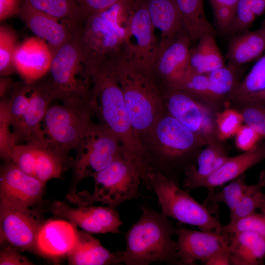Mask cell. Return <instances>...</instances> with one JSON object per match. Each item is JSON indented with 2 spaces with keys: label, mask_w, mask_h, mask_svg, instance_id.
I'll return each instance as SVG.
<instances>
[{
  "label": "cell",
  "mask_w": 265,
  "mask_h": 265,
  "mask_svg": "<svg viewBox=\"0 0 265 265\" xmlns=\"http://www.w3.org/2000/svg\"><path fill=\"white\" fill-rule=\"evenodd\" d=\"M91 77L92 86L88 103L92 114L118 138L126 158L138 162L146 149L132 127L112 61L94 70Z\"/></svg>",
  "instance_id": "obj_1"
},
{
  "label": "cell",
  "mask_w": 265,
  "mask_h": 265,
  "mask_svg": "<svg viewBox=\"0 0 265 265\" xmlns=\"http://www.w3.org/2000/svg\"><path fill=\"white\" fill-rule=\"evenodd\" d=\"M139 206L141 211L139 219L125 234L126 246L124 251H120L121 263L180 265L176 241L172 238L177 227L161 212L144 203Z\"/></svg>",
  "instance_id": "obj_2"
},
{
  "label": "cell",
  "mask_w": 265,
  "mask_h": 265,
  "mask_svg": "<svg viewBox=\"0 0 265 265\" xmlns=\"http://www.w3.org/2000/svg\"><path fill=\"white\" fill-rule=\"evenodd\" d=\"M112 64L136 135L149 134L163 113V102L153 78L137 68L122 53Z\"/></svg>",
  "instance_id": "obj_3"
},
{
  "label": "cell",
  "mask_w": 265,
  "mask_h": 265,
  "mask_svg": "<svg viewBox=\"0 0 265 265\" xmlns=\"http://www.w3.org/2000/svg\"><path fill=\"white\" fill-rule=\"evenodd\" d=\"M127 9V5L119 3L102 13L90 15L79 31L83 54L91 75L94 70L123 53L125 28L120 21Z\"/></svg>",
  "instance_id": "obj_4"
},
{
  "label": "cell",
  "mask_w": 265,
  "mask_h": 265,
  "mask_svg": "<svg viewBox=\"0 0 265 265\" xmlns=\"http://www.w3.org/2000/svg\"><path fill=\"white\" fill-rule=\"evenodd\" d=\"M92 178L95 182L93 193L83 191L66 196L70 204L82 207L100 202L116 209L126 201L143 197L139 191L142 181L140 171L125 156L115 160Z\"/></svg>",
  "instance_id": "obj_5"
},
{
  "label": "cell",
  "mask_w": 265,
  "mask_h": 265,
  "mask_svg": "<svg viewBox=\"0 0 265 265\" xmlns=\"http://www.w3.org/2000/svg\"><path fill=\"white\" fill-rule=\"evenodd\" d=\"M49 72L54 99L62 103L87 102L92 89V77L83 54L79 32L54 54Z\"/></svg>",
  "instance_id": "obj_6"
},
{
  "label": "cell",
  "mask_w": 265,
  "mask_h": 265,
  "mask_svg": "<svg viewBox=\"0 0 265 265\" xmlns=\"http://www.w3.org/2000/svg\"><path fill=\"white\" fill-rule=\"evenodd\" d=\"M142 182L148 190L156 194L161 212L167 217L201 230L222 232L219 218L181 189L180 184L156 173L147 174Z\"/></svg>",
  "instance_id": "obj_7"
},
{
  "label": "cell",
  "mask_w": 265,
  "mask_h": 265,
  "mask_svg": "<svg viewBox=\"0 0 265 265\" xmlns=\"http://www.w3.org/2000/svg\"><path fill=\"white\" fill-rule=\"evenodd\" d=\"M88 101L49 107L42 121V145L64 155L75 149L92 123Z\"/></svg>",
  "instance_id": "obj_8"
},
{
  "label": "cell",
  "mask_w": 265,
  "mask_h": 265,
  "mask_svg": "<svg viewBox=\"0 0 265 265\" xmlns=\"http://www.w3.org/2000/svg\"><path fill=\"white\" fill-rule=\"evenodd\" d=\"M72 182L66 196L74 195L84 179L101 171L115 160L125 156L118 138L99 124L92 123L77 147Z\"/></svg>",
  "instance_id": "obj_9"
},
{
  "label": "cell",
  "mask_w": 265,
  "mask_h": 265,
  "mask_svg": "<svg viewBox=\"0 0 265 265\" xmlns=\"http://www.w3.org/2000/svg\"><path fill=\"white\" fill-rule=\"evenodd\" d=\"M125 22L123 53L137 68L152 77L159 43L143 0L126 12Z\"/></svg>",
  "instance_id": "obj_10"
},
{
  "label": "cell",
  "mask_w": 265,
  "mask_h": 265,
  "mask_svg": "<svg viewBox=\"0 0 265 265\" xmlns=\"http://www.w3.org/2000/svg\"><path fill=\"white\" fill-rule=\"evenodd\" d=\"M45 207L22 208L0 203L1 246L35 253L36 236Z\"/></svg>",
  "instance_id": "obj_11"
},
{
  "label": "cell",
  "mask_w": 265,
  "mask_h": 265,
  "mask_svg": "<svg viewBox=\"0 0 265 265\" xmlns=\"http://www.w3.org/2000/svg\"><path fill=\"white\" fill-rule=\"evenodd\" d=\"M165 104L168 113L207 143L219 140L211 106L174 89H167Z\"/></svg>",
  "instance_id": "obj_12"
},
{
  "label": "cell",
  "mask_w": 265,
  "mask_h": 265,
  "mask_svg": "<svg viewBox=\"0 0 265 265\" xmlns=\"http://www.w3.org/2000/svg\"><path fill=\"white\" fill-rule=\"evenodd\" d=\"M46 183L4 162L0 173V203L22 208L42 206Z\"/></svg>",
  "instance_id": "obj_13"
},
{
  "label": "cell",
  "mask_w": 265,
  "mask_h": 265,
  "mask_svg": "<svg viewBox=\"0 0 265 265\" xmlns=\"http://www.w3.org/2000/svg\"><path fill=\"white\" fill-rule=\"evenodd\" d=\"M45 211L90 233H118L122 224L116 209L109 206L73 208L66 202L55 200L46 204Z\"/></svg>",
  "instance_id": "obj_14"
},
{
  "label": "cell",
  "mask_w": 265,
  "mask_h": 265,
  "mask_svg": "<svg viewBox=\"0 0 265 265\" xmlns=\"http://www.w3.org/2000/svg\"><path fill=\"white\" fill-rule=\"evenodd\" d=\"M176 247L180 265L202 263L228 248L232 234L177 228Z\"/></svg>",
  "instance_id": "obj_15"
},
{
  "label": "cell",
  "mask_w": 265,
  "mask_h": 265,
  "mask_svg": "<svg viewBox=\"0 0 265 265\" xmlns=\"http://www.w3.org/2000/svg\"><path fill=\"white\" fill-rule=\"evenodd\" d=\"M191 41L185 30L160 45L155 59L152 77L157 75L167 89H174L188 72Z\"/></svg>",
  "instance_id": "obj_16"
},
{
  "label": "cell",
  "mask_w": 265,
  "mask_h": 265,
  "mask_svg": "<svg viewBox=\"0 0 265 265\" xmlns=\"http://www.w3.org/2000/svg\"><path fill=\"white\" fill-rule=\"evenodd\" d=\"M77 226L61 219L43 222L38 231L35 253L55 263L67 256L78 238Z\"/></svg>",
  "instance_id": "obj_17"
},
{
  "label": "cell",
  "mask_w": 265,
  "mask_h": 265,
  "mask_svg": "<svg viewBox=\"0 0 265 265\" xmlns=\"http://www.w3.org/2000/svg\"><path fill=\"white\" fill-rule=\"evenodd\" d=\"M54 94L49 80L32 82L29 103L22 120L13 131L16 142L20 139L27 143L42 144V121Z\"/></svg>",
  "instance_id": "obj_18"
},
{
  "label": "cell",
  "mask_w": 265,
  "mask_h": 265,
  "mask_svg": "<svg viewBox=\"0 0 265 265\" xmlns=\"http://www.w3.org/2000/svg\"><path fill=\"white\" fill-rule=\"evenodd\" d=\"M53 54L47 43L34 36L18 45L14 53L15 70L25 82H35L49 71Z\"/></svg>",
  "instance_id": "obj_19"
},
{
  "label": "cell",
  "mask_w": 265,
  "mask_h": 265,
  "mask_svg": "<svg viewBox=\"0 0 265 265\" xmlns=\"http://www.w3.org/2000/svg\"><path fill=\"white\" fill-rule=\"evenodd\" d=\"M18 15L36 36L47 43L53 55L73 35L62 22L34 8L24 0Z\"/></svg>",
  "instance_id": "obj_20"
},
{
  "label": "cell",
  "mask_w": 265,
  "mask_h": 265,
  "mask_svg": "<svg viewBox=\"0 0 265 265\" xmlns=\"http://www.w3.org/2000/svg\"><path fill=\"white\" fill-rule=\"evenodd\" d=\"M265 159V144L238 155L230 157L216 170L198 182L194 188L204 187L212 189L242 175L244 173Z\"/></svg>",
  "instance_id": "obj_21"
},
{
  "label": "cell",
  "mask_w": 265,
  "mask_h": 265,
  "mask_svg": "<svg viewBox=\"0 0 265 265\" xmlns=\"http://www.w3.org/2000/svg\"><path fill=\"white\" fill-rule=\"evenodd\" d=\"M71 265H118L120 262V251L111 252L104 247L90 233L78 231L77 241L67 255Z\"/></svg>",
  "instance_id": "obj_22"
},
{
  "label": "cell",
  "mask_w": 265,
  "mask_h": 265,
  "mask_svg": "<svg viewBox=\"0 0 265 265\" xmlns=\"http://www.w3.org/2000/svg\"><path fill=\"white\" fill-rule=\"evenodd\" d=\"M155 29L159 31V46L185 30L176 0H143Z\"/></svg>",
  "instance_id": "obj_23"
},
{
  "label": "cell",
  "mask_w": 265,
  "mask_h": 265,
  "mask_svg": "<svg viewBox=\"0 0 265 265\" xmlns=\"http://www.w3.org/2000/svg\"><path fill=\"white\" fill-rule=\"evenodd\" d=\"M226 148L219 140L207 143L199 153L194 165L184 174L183 186L187 191L193 189L199 181L216 170L229 157Z\"/></svg>",
  "instance_id": "obj_24"
},
{
  "label": "cell",
  "mask_w": 265,
  "mask_h": 265,
  "mask_svg": "<svg viewBox=\"0 0 265 265\" xmlns=\"http://www.w3.org/2000/svg\"><path fill=\"white\" fill-rule=\"evenodd\" d=\"M232 265H259L265 258V238L249 231L232 234L228 247Z\"/></svg>",
  "instance_id": "obj_25"
},
{
  "label": "cell",
  "mask_w": 265,
  "mask_h": 265,
  "mask_svg": "<svg viewBox=\"0 0 265 265\" xmlns=\"http://www.w3.org/2000/svg\"><path fill=\"white\" fill-rule=\"evenodd\" d=\"M265 50V26L232 37L226 58L228 63L240 66L260 56Z\"/></svg>",
  "instance_id": "obj_26"
},
{
  "label": "cell",
  "mask_w": 265,
  "mask_h": 265,
  "mask_svg": "<svg viewBox=\"0 0 265 265\" xmlns=\"http://www.w3.org/2000/svg\"><path fill=\"white\" fill-rule=\"evenodd\" d=\"M228 98L241 105L265 103V54L238 82Z\"/></svg>",
  "instance_id": "obj_27"
},
{
  "label": "cell",
  "mask_w": 265,
  "mask_h": 265,
  "mask_svg": "<svg viewBox=\"0 0 265 265\" xmlns=\"http://www.w3.org/2000/svg\"><path fill=\"white\" fill-rule=\"evenodd\" d=\"M34 8L64 24L73 33L80 31L87 16L74 0H24Z\"/></svg>",
  "instance_id": "obj_28"
},
{
  "label": "cell",
  "mask_w": 265,
  "mask_h": 265,
  "mask_svg": "<svg viewBox=\"0 0 265 265\" xmlns=\"http://www.w3.org/2000/svg\"><path fill=\"white\" fill-rule=\"evenodd\" d=\"M224 65L223 56L212 35L202 36L196 46L190 49L189 72L207 74Z\"/></svg>",
  "instance_id": "obj_29"
},
{
  "label": "cell",
  "mask_w": 265,
  "mask_h": 265,
  "mask_svg": "<svg viewBox=\"0 0 265 265\" xmlns=\"http://www.w3.org/2000/svg\"><path fill=\"white\" fill-rule=\"evenodd\" d=\"M184 29L192 42L215 31L205 15L203 0H176Z\"/></svg>",
  "instance_id": "obj_30"
},
{
  "label": "cell",
  "mask_w": 265,
  "mask_h": 265,
  "mask_svg": "<svg viewBox=\"0 0 265 265\" xmlns=\"http://www.w3.org/2000/svg\"><path fill=\"white\" fill-rule=\"evenodd\" d=\"M34 176L46 183L54 178H60L68 167L73 165L68 155L61 154L43 145L38 144Z\"/></svg>",
  "instance_id": "obj_31"
},
{
  "label": "cell",
  "mask_w": 265,
  "mask_h": 265,
  "mask_svg": "<svg viewBox=\"0 0 265 265\" xmlns=\"http://www.w3.org/2000/svg\"><path fill=\"white\" fill-rule=\"evenodd\" d=\"M240 66L228 63L207 74L210 93L214 105L228 98L240 81Z\"/></svg>",
  "instance_id": "obj_32"
},
{
  "label": "cell",
  "mask_w": 265,
  "mask_h": 265,
  "mask_svg": "<svg viewBox=\"0 0 265 265\" xmlns=\"http://www.w3.org/2000/svg\"><path fill=\"white\" fill-rule=\"evenodd\" d=\"M212 107L215 106L209 87L207 74L188 71L174 88Z\"/></svg>",
  "instance_id": "obj_33"
},
{
  "label": "cell",
  "mask_w": 265,
  "mask_h": 265,
  "mask_svg": "<svg viewBox=\"0 0 265 265\" xmlns=\"http://www.w3.org/2000/svg\"><path fill=\"white\" fill-rule=\"evenodd\" d=\"M32 83L14 84L9 101V113L11 126L15 130L24 116L28 107Z\"/></svg>",
  "instance_id": "obj_34"
},
{
  "label": "cell",
  "mask_w": 265,
  "mask_h": 265,
  "mask_svg": "<svg viewBox=\"0 0 265 265\" xmlns=\"http://www.w3.org/2000/svg\"><path fill=\"white\" fill-rule=\"evenodd\" d=\"M263 187L258 183L245 193L235 208L230 212V221L233 222L249 216L257 209H261L265 204Z\"/></svg>",
  "instance_id": "obj_35"
},
{
  "label": "cell",
  "mask_w": 265,
  "mask_h": 265,
  "mask_svg": "<svg viewBox=\"0 0 265 265\" xmlns=\"http://www.w3.org/2000/svg\"><path fill=\"white\" fill-rule=\"evenodd\" d=\"M16 36L14 31L6 26L0 27V73L2 76L12 73L15 68L14 55L16 48Z\"/></svg>",
  "instance_id": "obj_36"
},
{
  "label": "cell",
  "mask_w": 265,
  "mask_h": 265,
  "mask_svg": "<svg viewBox=\"0 0 265 265\" xmlns=\"http://www.w3.org/2000/svg\"><path fill=\"white\" fill-rule=\"evenodd\" d=\"M9 101L6 99L1 100L0 104V154L4 162L11 161V154L16 144L13 132L9 113Z\"/></svg>",
  "instance_id": "obj_37"
},
{
  "label": "cell",
  "mask_w": 265,
  "mask_h": 265,
  "mask_svg": "<svg viewBox=\"0 0 265 265\" xmlns=\"http://www.w3.org/2000/svg\"><path fill=\"white\" fill-rule=\"evenodd\" d=\"M253 185L247 184L242 175L231 181L222 189L214 194L213 196L216 201L226 205L230 212L235 208L243 196L252 188Z\"/></svg>",
  "instance_id": "obj_38"
},
{
  "label": "cell",
  "mask_w": 265,
  "mask_h": 265,
  "mask_svg": "<svg viewBox=\"0 0 265 265\" xmlns=\"http://www.w3.org/2000/svg\"><path fill=\"white\" fill-rule=\"evenodd\" d=\"M215 120L217 136L221 140L235 135L243 122L240 112L231 108L215 113Z\"/></svg>",
  "instance_id": "obj_39"
},
{
  "label": "cell",
  "mask_w": 265,
  "mask_h": 265,
  "mask_svg": "<svg viewBox=\"0 0 265 265\" xmlns=\"http://www.w3.org/2000/svg\"><path fill=\"white\" fill-rule=\"evenodd\" d=\"M37 148L38 145L36 143L16 144L12 150L11 161L24 172L35 176Z\"/></svg>",
  "instance_id": "obj_40"
},
{
  "label": "cell",
  "mask_w": 265,
  "mask_h": 265,
  "mask_svg": "<svg viewBox=\"0 0 265 265\" xmlns=\"http://www.w3.org/2000/svg\"><path fill=\"white\" fill-rule=\"evenodd\" d=\"M223 232L233 234L241 231H249L255 233L265 238V214L256 213L240 219L229 222L222 225Z\"/></svg>",
  "instance_id": "obj_41"
},
{
  "label": "cell",
  "mask_w": 265,
  "mask_h": 265,
  "mask_svg": "<svg viewBox=\"0 0 265 265\" xmlns=\"http://www.w3.org/2000/svg\"><path fill=\"white\" fill-rule=\"evenodd\" d=\"M256 17L249 0H239L235 8L229 35L232 37L248 31Z\"/></svg>",
  "instance_id": "obj_42"
},
{
  "label": "cell",
  "mask_w": 265,
  "mask_h": 265,
  "mask_svg": "<svg viewBox=\"0 0 265 265\" xmlns=\"http://www.w3.org/2000/svg\"><path fill=\"white\" fill-rule=\"evenodd\" d=\"M239 112L245 124L265 137V103L243 105Z\"/></svg>",
  "instance_id": "obj_43"
},
{
  "label": "cell",
  "mask_w": 265,
  "mask_h": 265,
  "mask_svg": "<svg viewBox=\"0 0 265 265\" xmlns=\"http://www.w3.org/2000/svg\"><path fill=\"white\" fill-rule=\"evenodd\" d=\"M87 16L102 13L115 4L121 3L131 7L128 0H74Z\"/></svg>",
  "instance_id": "obj_44"
},
{
  "label": "cell",
  "mask_w": 265,
  "mask_h": 265,
  "mask_svg": "<svg viewBox=\"0 0 265 265\" xmlns=\"http://www.w3.org/2000/svg\"><path fill=\"white\" fill-rule=\"evenodd\" d=\"M235 136L236 146L244 151L255 147L262 137L258 132L246 124L240 127Z\"/></svg>",
  "instance_id": "obj_45"
},
{
  "label": "cell",
  "mask_w": 265,
  "mask_h": 265,
  "mask_svg": "<svg viewBox=\"0 0 265 265\" xmlns=\"http://www.w3.org/2000/svg\"><path fill=\"white\" fill-rule=\"evenodd\" d=\"M212 7L216 28L221 33L229 34L235 8L223 5L213 6Z\"/></svg>",
  "instance_id": "obj_46"
},
{
  "label": "cell",
  "mask_w": 265,
  "mask_h": 265,
  "mask_svg": "<svg viewBox=\"0 0 265 265\" xmlns=\"http://www.w3.org/2000/svg\"><path fill=\"white\" fill-rule=\"evenodd\" d=\"M0 265H33L30 260L11 245L2 246L0 251Z\"/></svg>",
  "instance_id": "obj_47"
},
{
  "label": "cell",
  "mask_w": 265,
  "mask_h": 265,
  "mask_svg": "<svg viewBox=\"0 0 265 265\" xmlns=\"http://www.w3.org/2000/svg\"><path fill=\"white\" fill-rule=\"evenodd\" d=\"M24 0H0V20L18 15Z\"/></svg>",
  "instance_id": "obj_48"
},
{
  "label": "cell",
  "mask_w": 265,
  "mask_h": 265,
  "mask_svg": "<svg viewBox=\"0 0 265 265\" xmlns=\"http://www.w3.org/2000/svg\"><path fill=\"white\" fill-rule=\"evenodd\" d=\"M203 263L206 265H232L228 248L216 253Z\"/></svg>",
  "instance_id": "obj_49"
},
{
  "label": "cell",
  "mask_w": 265,
  "mask_h": 265,
  "mask_svg": "<svg viewBox=\"0 0 265 265\" xmlns=\"http://www.w3.org/2000/svg\"><path fill=\"white\" fill-rule=\"evenodd\" d=\"M256 16H259L265 11V0H249Z\"/></svg>",
  "instance_id": "obj_50"
},
{
  "label": "cell",
  "mask_w": 265,
  "mask_h": 265,
  "mask_svg": "<svg viewBox=\"0 0 265 265\" xmlns=\"http://www.w3.org/2000/svg\"><path fill=\"white\" fill-rule=\"evenodd\" d=\"M212 6L223 5L235 8L239 0H209Z\"/></svg>",
  "instance_id": "obj_51"
},
{
  "label": "cell",
  "mask_w": 265,
  "mask_h": 265,
  "mask_svg": "<svg viewBox=\"0 0 265 265\" xmlns=\"http://www.w3.org/2000/svg\"><path fill=\"white\" fill-rule=\"evenodd\" d=\"M14 84L12 80L7 78H2L0 79V97L5 94L6 92L9 89L12 88Z\"/></svg>",
  "instance_id": "obj_52"
},
{
  "label": "cell",
  "mask_w": 265,
  "mask_h": 265,
  "mask_svg": "<svg viewBox=\"0 0 265 265\" xmlns=\"http://www.w3.org/2000/svg\"><path fill=\"white\" fill-rule=\"evenodd\" d=\"M259 183L264 187H265V169L260 174Z\"/></svg>",
  "instance_id": "obj_53"
},
{
  "label": "cell",
  "mask_w": 265,
  "mask_h": 265,
  "mask_svg": "<svg viewBox=\"0 0 265 265\" xmlns=\"http://www.w3.org/2000/svg\"><path fill=\"white\" fill-rule=\"evenodd\" d=\"M132 4H134L135 3L139 1V0H128Z\"/></svg>",
  "instance_id": "obj_54"
},
{
  "label": "cell",
  "mask_w": 265,
  "mask_h": 265,
  "mask_svg": "<svg viewBox=\"0 0 265 265\" xmlns=\"http://www.w3.org/2000/svg\"><path fill=\"white\" fill-rule=\"evenodd\" d=\"M262 213L265 214V204L262 207V208L260 209Z\"/></svg>",
  "instance_id": "obj_55"
}]
</instances>
